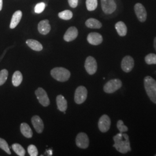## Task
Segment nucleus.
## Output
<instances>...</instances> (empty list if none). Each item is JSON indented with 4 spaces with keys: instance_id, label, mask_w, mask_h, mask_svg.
Here are the masks:
<instances>
[{
    "instance_id": "obj_34",
    "label": "nucleus",
    "mask_w": 156,
    "mask_h": 156,
    "mask_svg": "<svg viewBox=\"0 0 156 156\" xmlns=\"http://www.w3.org/2000/svg\"><path fill=\"white\" fill-rule=\"evenodd\" d=\"M2 4H3L2 0H0V11H1V9L2 8Z\"/></svg>"
},
{
    "instance_id": "obj_36",
    "label": "nucleus",
    "mask_w": 156,
    "mask_h": 156,
    "mask_svg": "<svg viewBox=\"0 0 156 156\" xmlns=\"http://www.w3.org/2000/svg\"><path fill=\"white\" fill-rule=\"evenodd\" d=\"M154 49L156 51V37L154 40Z\"/></svg>"
},
{
    "instance_id": "obj_9",
    "label": "nucleus",
    "mask_w": 156,
    "mask_h": 156,
    "mask_svg": "<svg viewBox=\"0 0 156 156\" xmlns=\"http://www.w3.org/2000/svg\"><path fill=\"white\" fill-rule=\"evenodd\" d=\"M111 119L109 117L106 115H104L100 118L98 126L99 129L102 133H106L111 127Z\"/></svg>"
},
{
    "instance_id": "obj_18",
    "label": "nucleus",
    "mask_w": 156,
    "mask_h": 156,
    "mask_svg": "<svg viewBox=\"0 0 156 156\" xmlns=\"http://www.w3.org/2000/svg\"><path fill=\"white\" fill-rule=\"evenodd\" d=\"M22 17V12L21 11H17L15 12L12 17L11 22L10 24V28L11 29L15 28L20 22Z\"/></svg>"
},
{
    "instance_id": "obj_10",
    "label": "nucleus",
    "mask_w": 156,
    "mask_h": 156,
    "mask_svg": "<svg viewBox=\"0 0 156 156\" xmlns=\"http://www.w3.org/2000/svg\"><path fill=\"white\" fill-rule=\"evenodd\" d=\"M121 67L124 72H131L134 67V60L133 58L130 56H125L122 61Z\"/></svg>"
},
{
    "instance_id": "obj_21",
    "label": "nucleus",
    "mask_w": 156,
    "mask_h": 156,
    "mask_svg": "<svg viewBox=\"0 0 156 156\" xmlns=\"http://www.w3.org/2000/svg\"><path fill=\"white\" fill-rule=\"evenodd\" d=\"M115 28L118 34L121 37H124L127 33V28L126 25L123 22H119L115 24Z\"/></svg>"
},
{
    "instance_id": "obj_35",
    "label": "nucleus",
    "mask_w": 156,
    "mask_h": 156,
    "mask_svg": "<svg viewBox=\"0 0 156 156\" xmlns=\"http://www.w3.org/2000/svg\"><path fill=\"white\" fill-rule=\"evenodd\" d=\"M46 153H48V155H49V156H51V155L52 154V151H50V150L47 151H46Z\"/></svg>"
},
{
    "instance_id": "obj_12",
    "label": "nucleus",
    "mask_w": 156,
    "mask_h": 156,
    "mask_svg": "<svg viewBox=\"0 0 156 156\" xmlns=\"http://www.w3.org/2000/svg\"><path fill=\"white\" fill-rule=\"evenodd\" d=\"M134 10L137 18L141 22H144L147 18V12L144 6L140 3H137L135 5Z\"/></svg>"
},
{
    "instance_id": "obj_23",
    "label": "nucleus",
    "mask_w": 156,
    "mask_h": 156,
    "mask_svg": "<svg viewBox=\"0 0 156 156\" xmlns=\"http://www.w3.org/2000/svg\"><path fill=\"white\" fill-rule=\"evenodd\" d=\"M23 80V75L22 73L19 71L15 72L12 76V83L14 86L17 87L22 83Z\"/></svg>"
},
{
    "instance_id": "obj_16",
    "label": "nucleus",
    "mask_w": 156,
    "mask_h": 156,
    "mask_svg": "<svg viewBox=\"0 0 156 156\" xmlns=\"http://www.w3.org/2000/svg\"><path fill=\"white\" fill-rule=\"evenodd\" d=\"M38 30L39 33L42 35H46L50 32L51 26L48 20H44L39 23L38 26Z\"/></svg>"
},
{
    "instance_id": "obj_30",
    "label": "nucleus",
    "mask_w": 156,
    "mask_h": 156,
    "mask_svg": "<svg viewBox=\"0 0 156 156\" xmlns=\"http://www.w3.org/2000/svg\"><path fill=\"white\" fill-rule=\"evenodd\" d=\"M117 127L120 133H124L125 132L128 131V127L124 124V123L122 120H119L117 122Z\"/></svg>"
},
{
    "instance_id": "obj_20",
    "label": "nucleus",
    "mask_w": 156,
    "mask_h": 156,
    "mask_svg": "<svg viewBox=\"0 0 156 156\" xmlns=\"http://www.w3.org/2000/svg\"><path fill=\"white\" fill-rule=\"evenodd\" d=\"M20 131L22 134L27 138H31L33 136V131L28 124L23 123L20 125Z\"/></svg>"
},
{
    "instance_id": "obj_7",
    "label": "nucleus",
    "mask_w": 156,
    "mask_h": 156,
    "mask_svg": "<svg viewBox=\"0 0 156 156\" xmlns=\"http://www.w3.org/2000/svg\"><path fill=\"white\" fill-rule=\"evenodd\" d=\"M35 93L37 96V99L38 100L39 103L42 106L46 107L49 105L50 101L45 90L43 89L42 88L39 87L35 91Z\"/></svg>"
},
{
    "instance_id": "obj_19",
    "label": "nucleus",
    "mask_w": 156,
    "mask_h": 156,
    "mask_svg": "<svg viewBox=\"0 0 156 156\" xmlns=\"http://www.w3.org/2000/svg\"><path fill=\"white\" fill-rule=\"evenodd\" d=\"M26 44L31 49L35 50V51H39L43 49V46L42 44L36 40L28 39L26 41Z\"/></svg>"
},
{
    "instance_id": "obj_5",
    "label": "nucleus",
    "mask_w": 156,
    "mask_h": 156,
    "mask_svg": "<svg viewBox=\"0 0 156 156\" xmlns=\"http://www.w3.org/2000/svg\"><path fill=\"white\" fill-rule=\"evenodd\" d=\"M87 97V90L84 86H79L75 90V102L78 104H81L86 101Z\"/></svg>"
},
{
    "instance_id": "obj_25",
    "label": "nucleus",
    "mask_w": 156,
    "mask_h": 156,
    "mask_svg": "<svg viewBox=\"0 0 156 156\" xmlns=\"http://www.w3.org/2000/svg\"><path fill=\"white\" fill-rule=\"evenodd\" d=\"M58 17L62 20H70L72 19L73 16V13L72 12L69 10H66L64 11L58 13Z\"/></svg>"
},
{
    "instance_id": "obj_32",
    "label": "nucleus",
    "mask_w": 156,
    "mask_h": 156,
    "mask_svg": "<svg viewBox=\"0 0 156 156\" xmlns=\"http://www.w3.org/2000/svg\"><path fill=\"white\" fill-rule=\"evenodd\" d=\"M45 6H46V5L44 2H39L35 6L34 11L36 13H38V14L41 13L44 11Z\"/></svg>"
},
{
    "instance_id": "obj_22",
    "label": "nucleus",
    "mask_w": 156,
    "mask_h": 156,
    "mask_svg": "<svg viewBox=\"0 0 156 156\" xmlns=\"http://www.w3.org/2000/svg\"><path fill=\"white\" fill-rule=\"evenodd\" d=\"M86 26L90 28H101L102 24L98 20L94 18H90L86 22Z\"/></svg>"
},
{
    "instance_id": "obj_33",
    "label": "nucleus",
    "mask_w": 156,
    "mask_h": 156,
    "mask_svg": "<svg viewBox=\"0 0 156 156\" xmlns=\"http://www.w3.org/2000/svg\"><path fill=\"white\" fill-rule=\"evenodd\" d=\"M69 5L73 8H76L78 4V0H68Z\"/></svg>"
},
{
    "instance_id": "obj_2",
    "label": "nucleus",
    "mask_w": 156,
    "mask_h": 156,
    "mask_svg": "<svg viewBox=\"0 0 156 156\" xmlns=\"http://www.w3.org/2000/svg\"><path fill=\"white\" fill-rule=\"evenodd\" d=\"M144 87L149 98L156 104V80L150 76L144 79Z\"/></svg>"
},
{
    "instance_id": "obj_14",
    "label": "nucleus",
    "mask_w": 156,
    "mask_h": 156,
    "mask_svg": "<svg viewBox=\"0 0 156 156\" xmlns=\"http://www.w3.org/2000/svg\"><path fill=\"white\" fill-rule=\"evenodd\" d=\"M78 29L75 27H71L68 28L64 35V39L66 42H71L77 38Z\"/></svg>"
},
{
    "instance_id": "obj_3",
    "label": "nucleus",
    "mask_w": 156,
    "mask_h": 156,
    "mask_svg": "<svg viewBox=\"0 0 156 156\" xmlns=\"http://www.w3.org/2000/svg\"><path fill=\"white\" fill-rule=\"evenodd\" d=\"M50 74L51 76L59 82L67 81L71 76L70 72L64 68L56 67L51 69Z\"/></svg>"
},
{
    "instance_id": "obj_17",
    "label": "nucleus",
    "mask_w": 156,
    "mask_h": 156,
    "mask_svg": "<svg viewBox=\"0 0 156 156\" xmlns=\"http://www.w3.org/2000/svg\"><path fill=\"white\" fill-rule=\"evenodd\" d=\"M56 102L58 109L61 112H65L67 109V101L64 96L59 95L56 98Z\"/></svg>"
},
{
    "instance_id": "obj_13",
    "label": "nucleus",
    "mask_w": 156,
    "mask_h": 156,
    "mask_svg": "<svg viewBox=\"0 0 156 156\" xmlns=\"http://www.w3.org/2000/svg\"><path fill=\"white\" fill-rule=\"evenodd\" d=\"M87 41L90 44L98 45L102 42L103 38L100 34L97 33H91L87 36Z\"/></svg>"
},
{
    "instance_id": "obj_24",
    "label": "nucleus",
    "mask_w": 156,
    "mask_h": 156,
    "mask_svg": "<svg viewBox=\"0 0 156 156\" xmlns=\"http://www.w3.org/2000/svg\"><path fill=\"white\" fill-rule=\"evenodd\" d=\"M12 148L18 156H25L26 151L20 144H14L12 145Z\"/></svg>"
},
{
    "instance_id": "obj_1",
    "label": "nucleus",
    "mask_w": 156,
    "mask_h": 156,
    "mask_svg": "<svg viewBox=\"0 0 156 156\" xmlns=\"http://www.w3.org/2000/svg\"><path fill=\"white\" fill-rule=\"evenodd\" d=\"M113 140L115 142L113 147L120 153L126 154L131 151L129 136L127 134L120 132L113 136Z\"/></svg>"
},
{
    "instance_id": "obj_6",
    "label": "nucleus",
    "mask_w": 156,
    "mask_h": 156,
    "mask_svg": "<svg viewBox=\"0 0 156 156\" xmlns=\"http://www.w3.org/2000/svg\"><path fill=\"white\" fill-rule=\"evenodd\" d=\"M85 69L90 75H94L97 70V63L94 58L91 56H89L85 62L84 64Z\"/></svg>"
},
{
    "instance_id": "obj_11",
    "label": "nucleus",
    "mask_w": 156,
    "mask_h": 156,
    "mask_svg": "<svg viewBox=\"0 0 156 156\" xmlns=\"http://www.w3.org/2000/svg\"><path fill=\"white\" fill-rule=\"evenodd\" d=\"M76 144L77 146L81 149H86L89 145V139L87 135L84 133L78 134L76 138Z\"/></svg>"
},
{
    "instance_id": "obj_27",
    "label": "nucleus",
    "mask_w": 156,
    "mask_h": 156,
    "mask_svg": "<svg viewBox=\"0 0 156 156\" xmlns=\"http://www.w3.org/2000/svg\"><path fill=\"white\" fill-rule=\"evenodd\" d=\"M145 62L148 65L156 64V55L154 53H150L145 57Z\"/></svg>"
},
{
    "instance_id": "obj_31",
    "label": "nucleus",
    "mask_w": 156,
    "mask_h": 156,
    "mask_svg": "<svg viewBox=\"0 0 156 156\" xmlns=\"http://www.w3.org/2000/svg\"><path fill=\"white\" fill-rule=\"evenodd\" d=\"M28 154L30 156H37L38 154V151L37 147L34 145H30L28 147Z\"/></svg>"
},
{
    "instance_id": "obj_37",
    "label": "nucleus",
    "mask_w": 156,
    "mask_h": 156,
    "mask_svg": "<svg viewBox=\"0 0 156 156\" xmlns=\"http://www.w3.org/2000/svg\"><path fill=\"white\" fill-rule=\"evenodd\" d=\"M154 156H156V154H155V155H154Z\"/></svg>"
},
{
    "instance_id": "obj_28",
    "label": "nucleus",
    "mask_w": 156,
    "mask_h": 156,
    "mask_svg": "<svg viewBox=\"0 0 156 156\" xmlns=\"http://www.w3.org/2000/svg\"><path fill=\"white\" fill-rule=\"evenodd\" d=\"M0 148L1 149H2L3 151H5L7 154H11V152L9 149L8 144L6 142L5 140H4L2 138H0Z\"/></svg>"
},
{
    "instance_id": "obj_29",
    "label": "nucleus",
    "mask_w": 156,
    "mask_h": 156,
    "mask_svg": "<svg viewBox=\"0 0 156 156\" xmlns=\"http://www.w3.org/2000/svg\"><path fill=\"white\" fill-rule=\"evenodd\" d=\"M8 76V72L6 69H2L0 71V86L5 83Z\"/></svg>"
},
{
    "instance_id": "obj_8",
    "label": "nucleus",
    "mask_w": 156,
    "mask_h": 156,
    "mask_svg": "<svg viewBox=\"0 0 156 156\" xmlns=\"http://www.w3.org/2000/svg\"><path fill=\"white\" fill-rule=\"evenodd\" d=\"M101 6L106 14H111L116 9V4L114 0H101Z\"/></svg>"
},
{
    "instance_id": "obj_26",
    "label": "nucleus",
    "mask_w": 156,
    "mask_h": 156,
    "mask_svg": "<svg viewBox=\"0 0 156 156\" xmlns=\"http://www.w3.org/2000/svg\"><path fill=\"white\" fill-rule=\"evenodd\" d=\"M86 4L87 10L89 11H93L97 8L98 1L97 0H86Z\"/></svg>"
},
{
    "instance_id": "obj_15",
    "label": "nucleus",
    "mask_w": 156,
    "mask_h": 156,
    "mask_svg": "<svg viewBox=\"0 0 156 156\" xmlns=\"http://www.w3.org/2000/svg\"><path fill=\"white\" fill-rule=\"evenodd\" d=\"M31 122L34 127L38 133H42L44 129V124L42 120L38 116H34L31 119Z\"/></svg>"
},
{
    "instance_id": "obj_4",
    "label": "nucleus",
    "mask_w": 156,
    "mask_h": 156,
    "mask_svg": "<svg viewBox=\"0 0 156 156\" xmlns=\"http://www.w3.org/2000/svg\"><path fill=\"white\" fill-rule=\"evenodd\" d=\"M122 86V82L120 79H115L108 81L104 86V91L108 94H112L120 89Z\"/></svg>"
}]
</instances>
